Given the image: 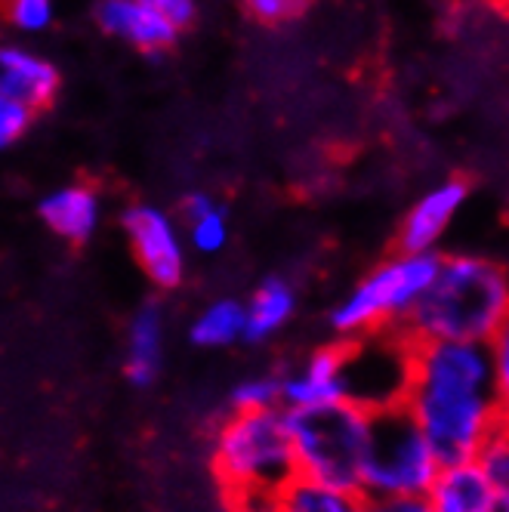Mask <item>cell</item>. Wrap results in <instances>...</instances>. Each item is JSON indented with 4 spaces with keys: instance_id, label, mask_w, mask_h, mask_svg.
<instances>
[{
    "instance_id": "cell-3",
    "label": "cell",
    "mask_w": 509,
    "mask_h": 512,
    "mask_svg": "<svg viewBox=\"0 0 509 512\" xmlns=\"http://www.w3.org/2000/svg\"><path fill=\"white\" fill-rule=\"evenodd\" d=\"M210 469L229 503L278 494L297 475L287 408L229 411L213 432Z\"/></svg>"
},
{
    "instance_id": "cell-15",
    "label": "cell",
    "mask_w": 509,
    "mask_h": 512,
    "mask_svg": "<svg viewBox=\"0 0 509 512\" xmlns=\"http://www.w3.org/2000/svg\"><path fill=\"white\" fill-rule=\"evenodd\" d=\"M300 306V294H297V284L290 281L287 275H269L263 278L253 294L244 300L247 309V337L244 343L250 346H260L275 340L284 327L294 321Z\"/></svg>"
},
{
    "instance_id": "cell-11",
    "label": "cell",
    "mask_w": 509,
    "mask_h": 512,
    "mask_svg": "<svg viewBox=\"0 0 509 512\" xmlns=\"http://www.w3.org/2000/svg\"><path fill=\"white\" fill-rule=\"evenodd\" d=\"M96 25L108 34V38L124 41L139 53H167L176 41L179 31L170 25L149 0H99L96 7Z\"/></svg>"
},
{
    "instance_id": "cell-16",
    "label": "cell",
    "mask_w": 509,
    "mask_h": 512,
    "mask_svg": "<svg viewBox=\"0 0 509 512\" xmlns=\"http://www.w3.org/2000/svg\"><path fill=\"white\" fill-rule=\"evenodd\" d=\"M164 309L158 303H145L136 309L127 327V358H124V374L133 386H152L161 361H164Z\"/></svg>"
},
{
    "instance_id": "cell-10",
    "label": "cell",
    "mask_w": 509,
    "mask_h": 512,
    "mask_svg": "<svg viewBox=\"0 0 509 512\" xmlns=\"http://www.w3.org/2000/svg\"><path fill=\"white\" fill-rule=\"evenodd\" d=\"M469 198V182L466 179H445L439 186L423 192L411 210L405 213L402 226L395 235V250L405 253H439L442 238L448 235L454 216L463 210Z\"/></svg>"
},
{
    "instance_id": "cell-30",
    "label": "cell",
    "mask_w": 509,
    "mask_h": 512,
    "mask_svg": "<svg viewBox=\"0 0 509 512\" xmlns=\"http://www.w3.org/2000/svg\"><path fill=\"white\" fill-rule=\"evenodd\" d=\"M497 4H509V0H497Z\"/></svg>"
},
{
    "instance_id": "cell-28",
    "label": "cell",
    "mask_w": 509,
    "mask_h": 512,
    "mask_svg": "<svg viewBox=\"0 0 509 512\" xmlns=\"http://www.w3.org/2000/svg\"><path fill=\"white\" fill-rule=\"evenodd\" d=\"M485 512H509V494L497 491V497L488 503V509H485Z\"/></svg>"
},
{
    "instance_id": "cell-2",
    "label": "cell",
    "mask_w": 509,
    "mask_h": 512,
    "mask_svg": "<svg viewBox=\"0 0 509 512\" xmlns=\"http://www.w3.org/2000/svg\"><path fill=\"white\" fill-rule=\"evenodd\" d=\"M509 318V269L479 253H442L426 294L402 324L411 346L491 343Z\"/></svg>"
},
{
    "instance_id": "cell-23",
    "label": "cell",
    "mask_w": 509,
    "mask_h": 512,
    "mask_svg": "<svg viewBox=\"0 0 509 512\" xmlns=\"http://www.w3.org/2000/svg\"><path fill=\"white\" fill-rule=\"evenodd\" d=\"M34 115H38V112H31L28 105L0 96V152L13 149V145L31 130Z\"/></svg>"
},
{
    "instance_id": "cell-18",
    "label": "cell",
    "mask_w": 509,
    "mask_h": 512,
    "mask_svg": "<svg viewBox=\"0 0 509 512\" xmlns=\"http://www.w3.org/2000/svg\"><path fill=\"white\" fill-rule=\"evenodd\" d=\"M278 512H368V497L294 475L278 491Z\"/></svg>"
},
{
    "instance_id": "cell-6",
    "label": "cell",
    "mask_w": 509,
    "mask_h": 512,
    "mask_svg": "<svg viewBox=\"0 0 509 512\" xmlns=\"http://www.w3.org/2000/svg\"><path fill=\"white\" fill-rule=\"evenodd\" d=\"M442 460L435 457L426 435L405 405L374 411L365 454L361 494L365 497H411L426 494Z\"/></svg>"
},
{
    "instance_id": "cell-19",
    "label": "cell",
    "mask_w": 509,
    "mask_h": 512,
    "mask_svg": "<svg viewBox=\"0 0 509 512\" xmlns=\"http://www.w3.org/2000/svg\"><path fill=\"white\" fill-rule=\"evenodd\" d=\"M183 223L192 250L213 256L229 244V216L204 192H192L183 201Z\"/></svg>"
},
{
    "instance_id": "cell-24",
    "label": "cell",
    "mask_w": 509,
    "mask_h": 512,
    "mask_svg": "<svg viewBox=\"0 0 509 512\" xmlns=\"http://www.w3.org/2000/svg\"><path fill=\"white\" fill-rule=\"evenodd\" d=\"M491 349V364H494V386H497V398L500 408L509 417V318L500 324V331L491 337L488 343Z\"/></svg>"
},
{
    "instance_id": "cell-21",
    "label": "cell",
    "mask_w": 509,
    "mask_h": 512,
    "mask_svg": "<svg viewBox=\"0 0 509 512\" xmlns=\"http://www.w3.org/2000/svg\"><path fill=\"white\" fill-rule=\"evenodd\" d=\"M0 16L19 34H41L56 19V0H0Z\"/></svg>"
},
{
    "instance_id": "cell-25",
    "label": "cell",
    "mask_w": 509,
    "mask_h": 512,
    "mask_svg": "<svg viewBox=\"0 0 509 512\" xmlns=\"http://www.w3.org/2000/svg\"><path fill=\"white\" fill-rule=\"evenodd\" d=\"M149 4L179 31H186L198 19V0H149Z\"/></svg>"
},
{
    "instance_id": "cell-14",
    "label": "cell",
    "mask_w": 509,
    "mask_h": 512,
    "mask_svg": "<svg viewBox=\"0 0 509 512\" xmlns=\"http://www.w3.org/2000/svg\"><path fill=\"white\" fill-rule=\"evenodd\" d=\"M494 497L497 488L479 460L442 463L426 491V500L435 512H485Z\"/></svg>"
},
{
    "instance_id": "cell-4",
    "label": "cell",
    "mask_w": 509,
    "mask_h": 512,
    "mask_svg": "<svg viewBox=\"0 0 509 512\" xmlns=\"http://www.w3.org/2000/svg\"><path fill=\"white\" fill-rule=\"evenodd\" d=\"M442 253H405L395 250L380 260L349 294L327 312L334 340L355 343L361 337L402 331V324L426 294Z\"/></svg>"
},
{
    "instance_id": "cell-22",
    "label": "cell",
    "mask_w": 509,
    "mask_h": 512,
    "mask_svg": "<svg viewBox=\"0 0 509 512\" xmlns=\"http://www.w3.org/2000/svg\"><path fill=\"white\" fill-rule=\"evenodd\" d=\"M241 7L260 25H284L303 16L309 0H241Z\"/></svg>"
},
{
    "instance_id": "cell-5",
    "label": "cell",
    "mask_w": 509,
    "mask_h": 512,
    "mask_svg": "<svg viewBox=\"0 0 509 512\" xmlns=\"http://www.w3.org/2000/svg\"><path fill=\"white\" fill-rule=\"evenodd\" d=\"M287 414L297 475L331 488L361 491L374 411L355 405V401H337V405L300 408Z\"/></svg>"
},
{
    "instance_id": "cell-9",
    "label": "cell",
    "mask_w": 509,
    "mask_h": 512,
    "mask_svg": "<svg viewBox=\"0 0 509 512\" xmlns=\"http://www.w3.org/2000/svg\"><path fill=\"white\" fill-rule=\"evenodd\" d=\"M284 408H321L349 401V380H346V343L334 340L312 349L300 358L294 368L281 371Z\"/></svg>"
},
{
    "instance_id": "cell-13",
    "label": "cell",
    "mask_w": 509,
    "mask_h": 512,
    "mask_svg": "<svg viewBox=\"0 0 509 512\" xmlns=\"http://www.w3.org/2000/svg\"><path fill=\"white\" fill-rule=\"evenodd\" d=\"M41 223L68 244H84L102 223V198L87 182H68L47 192L38 204Z\"/></svg>"
},
{
    "instance_id": "cell-8",
    "label": "cell",
    "mask_w": 509,
    "mask_h": 512,
    "mask_svg": "<svg viewBox=\"0 0 509 512\" xmlns=\"http://www.w3.org/2000/svg\"><path fill=\"white\" fill-rule=\"evenodd\" d=\"M121 229L130 241L139 269L155 287L173 290L186 278V235L176 219L155 204H130L121 213Z\"/></svg>"
},
{
    "instance_id": "cell-7",
    "label": "cell",
    "mask_w": 509,
    "mask_h": 512,
    "mask_svg": "<svg viewBox=\"0 0 509 512\" xmlns=\"http://www.w3.org/2000/svg\"><path fill=\"white\" fill-rule=\"evenodd\" d=\"M411 352L414 346L398 331L346 343L349 401L368 411L405 405L411 386Z\"/></svg>"
},
{
    "instance_id": "cell-26",
    "label": "cell",
    "mask_w": 509,
    "mask_h": 512,
    "mask_svg": "<svg viewBox=\"0 0 509 512\" xmlns=\"http://www.w3.org/2000/svg\"><path fill=\"white\" fill-rule=\"evenodd\" d=\"M368 512H435L426 494L411 497H368Z\"/></svg>"
},
{
    "instance_id": "cell-20",
    "label": "cell",
    "mask_w": 509,
    "mask_h": 512,
    "mask_svg": "<svg viewBox=\"0 0 509 512\" xmlns=\"http://www.w3.org/2000/svg\"><path fill=\"white\" fill-rule=\"evenodd\" d=\"M229 408L232 411H272V408H284L281 371H260V374L241 377L229 389Z\"/></svg>"
},
{
    "instance_id": "cell-17",
    "label": "cell",
    "mask_w": 509,
    "mask_h": 512,
    "mask_svg": "<svg viewBox=\"0 0 509 512\" xmlns=\"http://www.w3.org/2000/svg\"><path fill=\"white\" fill-rule=\"evenodd\" d=\"M247 337V309L244 300L220 297L210 300L189 324V340L198 349H232Z\"/></svg>"
},
{
    "instance_id": "cell-1",
    "label": "cell",
    "mask_w": 509,
    "mask_h": 512,
    "mask_svg": "<svg viewBox=\"0 0 509 512\" xmlns=\"http://www.w3.org/2000/svg\"><path fill=\"white\" fill-rule=\"evenodd\" d=\"M405 408L442 463L476 460L506 411L488 343H420L411 352Z\"/></svg>"
},
{
    "instance_id": "cell-29",
    "label": "cell",
    "mask_w": 509,
    "mask_h": 512,
    "mask_svg": "<svg viewBox=\"0 0 509 512\" xmlns=\"http://www.w3.org/2000/svg\"><path fill=\"white\" fill-rule=\"evenodd\" d=\"M503 494H509V482H506V488H503Z\"/></svg>"
},
{
    "instance_id": "cell-27",
    "label": "cell",
    "mask_w": 509,
    "mask_h": 512,
    "mask_svg": "<svg viewBox=\"0 0 509 512\" xmlns=\"http://www.w3.org/2000/svg\"><path fill=\"white\" fill-rule=\"evenodd\" d=\"M235 512H278V494L269 497H244L232 503Z\"/></svg>"
},
{
    "instance_id": "cell-12",
    "label": "cell",
    "mask_w": 509,
    "mask_h": 512,
    "mask_svg": "<svg viewBox=\"0 0 509 512\" xmlns=\"http://www.w3.org/2000/svg\"><path fill=\"white\" fill-rule=\"evenodd\" d=\"M62 87L56 62L38 56L22 44L0 41V96L28 105L31 112H44L53 105Z\"/></svg>"
}]
</instances>
